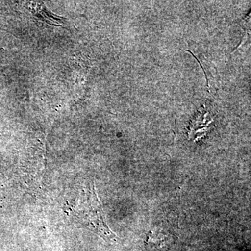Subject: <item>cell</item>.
Returning <instances> with one entry per match:
<instances>
[{"instance_id":"obj_1","label":"cell","mask_w":251,"mask_h":251,"mask_svg":"<svg viewBox=\"0 0 251 251\" xmlns=\"http://www.w3.org/2000/svg\"><path fill=\"white\" fill-rule=\"evenodd\" d=\"M72 216L87 228L98 234L107 241L115 242L117 237L105 223L103 209L96 193L94 183L81 191L80 196L73 204Z\"/></svg>"}]
</instances>
